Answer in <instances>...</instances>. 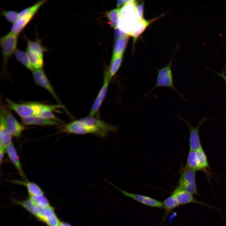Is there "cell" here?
Listing matches in <instances>:
<instances>
[{
    "label": "cell",
    "instance_id": "6da1fadb",
    "mask_svg": "<svg viewBox=\"0 0 226 226\" xmlns=\"http://www.w3.org/2000/svg\"><path fill=\"white\" fill-rule=\"evenodd\" d=\"M115 126L89 116L75 120L63 126L62 132L70 134H92L102 139L107 138L110 133H115Z\"/></svg>",
    "mask_w": 226,
    "mask_h": 226
},
{
    "label": "cell",
    "instance_id": "7a4b0ae2",
    "mask_svg": "<svg viewBox=\"0 0 226 226\" xmlns=\"http://www.w3.org/2000/svg\"><path fill=\"white\" fill-rule=\"evenodd\" d=\"M6 101L8 107L22 118L36 116L45 111H56V109L62 107L61 105H50L36 102L18 103L8 99Z\"/></svg>",
    "mask_w": 226,
    "mask_h": 226
},
{
    "label": "cell",
    "instance_id": "3957f363",
    "mask_svg": "<svg viewBox=\"0 0 226 226\" xmlns=\"http://www.w3.org/2000/svg\"><path fill=\"white\" fill-rule=\"evenodd\" d=\"M137 5L136 1L132 0L120 9L118 27L128 35H131L140 19L137 11Z\"/></svg>",
    "mask_w": 226,
    "mask_h": 226
},
{
    "label": "cell",
    "instance_id": "277c9868",
    "mask_svg": "<svg viewBox=\"0 0 226 226\" xmlns=\"http://www.w3.org/2000/svg\"><path fill=\"white\" fill-rule=\"evenodd\" d=\"M47 0H39L33 5L24 8L19 13V17L13 24L9 32L19 35L38 13L40 8L46 2Z\"/></svg>",
    "mask_w": 226,
    "mask_h": 226
},
{
    "label": "cell",
    "instance_id": "5b68a950",
    "mask_svg": "<svg viewBox=\"0 0 226 226\" xmlns=\"http://www.w3.org/2000/svg\"><path fill=\"white\" fill-rule=\"evenodd\" d=\"M196 172L186 166L183 168L180 171V177L176 188L200 196L196 185Z\"/></svg>",
    "mask_w": 226,
    "mask_h": 226
},
{
    "label": "cell",
    "instance_id": "8992f818",
    "mask_svg": "<svg viewBox=\"0 0 226 226\" xmlns=\"http://www.w3.org/2000/svg\"><path fill=\"white\" fill-rule=\"evenodd\" d=\"M158 75L156 84L152 89L144 95L143 98L146 97L151 91L159 87H166L171 88L176 92L183 99L185 98L175 87L171 70V62L160 69L157 70Z\"/></svg>",
    "mask_w": 226,
    "mask_h": 226
},
{
    "label": "cell",
    "instance_id": "52a82bcc",
    "mask_svg": "<svg viewBox=\"0 0 226 226\" xmlns=\"http://www.w3.org/2000/svg\"><path fill=\"white\" fill-rule=\"evenodd\" d=\"M19 35L9 32L0 38L3 69L5 70L9 59L16 50Z\"/></svg>",
    "mask_w": 226,
    "mask_h": 226
},
{
    "label": "cell",
    "instance_id": "ba28073f",
    "mask_svg": "<svg viewBox=\"0 0 226 226\" xmlns=\"http://www.w3.org/2000/svg\"><path fill=\"white\" fill-rule=\"evenodd\" d=\"M1 100L0 111L4 115L10 133L12 136L19 137L25 128L19 122L10 110L5 106Z\"/></svg>",
    "mask_w": 226,
    "mask_h": 226
},
{
    "label": "cell",
    "instance_id": "9c48e42d",
    "mask_svg": "<svg viewBox=\"0 0 226 226\" xmlns=\"http://www.w3.org/2000/svg\"><path fill=\"white\" fill-rule=\"evenodd\" d=\"M179 119L184 121L187 125L190 132L189 138L190 150L197 151L202 148L200 139L199 129L200 126L203 123L209 120V119L204 118L202 119L198 123L197 126L193 127L188 121L184 119L179 115H178Z\"/></svg>",
    "mask_w": 226,
    "mask_h": 226
},
{
    "label": "cell",
    "instance_id": "30bf717a",
    "mask_svg": "<svg viewBox=\"0 0 226 226\" xmlns=\"http://www.w3.org/2000/svg\"><path fill=\"white\" fill-rule=\"evenodd\" d=\"M105 180L119 190L125 196L132 198L136 201L148 206L164 209L163 203L162 202L148 196L127 192L117 187L106 180Z\"/></svg>",
    "mask_w": 226,
    "mask_h": 226
},
{
    "label": "cell",
    "instance_id": "8fae6325",
    "mask_svg": "<svg viewBox=\"0 0 226 226\" xmlns=\"http://www.w3.org/2000/svg\"><path fill=\"white\" fill-rule=\"evenodd\" d=\"M31 72L35 83L48 91L56 100L61 104L60 100L43 69H34Z\"/></svg>",
    "mask_w": 226,
    "mask_h": 226
},
{
    "label": "cell",
    "instance_id": "7c38bea8",
    "mask_svg": "<svg viewBox=\"0 0 226 226\" xmlns=\"http://www.w3.org/2000/svg\"><path fill=\"white\" fill-rule=\"evenodd\" d=\"M110 81L108 71L107 70L104 73L103 85L92 105L89 116L94 117L99 111L106 95Z\"/></svg>",
    "mask_w": 226,
    "mask_h": 226
},
{
    "label": "cell",
    "instance_id": "4fadbf2b",
    "mask_svg": "<svg viewBox=\"0 0 226 226\" xmlns=\"http://www.w3.org/2000/svg\"><path fill=\"white\" fill-rule=\"evenodd\" d=\"M172 194L174 196L180 205L189 203H196L207 206L220 212L219 210L215 207L196 200L194 197L193 195L187 192L175 188Z\"/></svg>",
    "mask_w": 226,
    "mask_h": 226
},
{
    "label": "cell",
    "instance_id": "5bb4252c",
    "mask_svg": "<svg viewBox=\"0 0 226 226\" xmlns=\"http://www.w3.org/2000/svg\"><path fill=\"white\" fill-rule=\"evenodd\" d=\"M12 135L7 127L3 113L0 112V149L6 150L13 142Z\"/></svg>",
    "mask_w": 226,
    "mask_h": 226
},
{
    "label": "cell",
    "instance_id": "9a60e30c",
    "mask_svg": "<svg viewBox=\"0 0 226 226\" xmlns=\"http://www.w3.org/2000/svg\"><path fill=\"white\" fill-rule=\"evenodd\" d=\"M5 152L21 177L24 181L27 180L23 170L19 156L13 143L7 147Z\"/></svg>",
    "mask_w": 226,
    "mask_h": 226
},
{
    "label": "cell",
    "instance_id": "2e32d148",
    "mask_svg": "<svg viewBox=\"0 0 226 226\" xmlns=\"http://www.w3.org/2000/svg\"><path fill=\"white\" fill-rule=\"evenodd\" d=\"M37 218L45 223L48 226H59L61 222L54 208L50 205L44 208Z\"/></svg>",
    "mask_w": 226,
    "mask_h": 226
},
{
    "label": "cell",
    "instance_id": "e0dca14e",
    "mask_svg": "<svg viewBox=\"0 0 226 226\" xmlns=\"http://www.w3.org/2000/svg\"><path fill=\"white\" fill-rule=\"evenodd\" d=\"M21 122L23 125L26 126H55L59 125L58 121L46 119L38 116L22 118Z\"/></svg>",
    "mask_w": 226,
    "mask_h": 226
},
{
    "label": "cell",
    "instance_id": "ac0fdd59",
    "mask_svg": "<svg viewBox=\"0 0 226 226\" xmlns=\"http://www.w3.org/2000/svg\"><path fill=\"white\" fill-rule=\"evenodd\" d=\"M129 36L128 35L124 34L117 38L114 45L111 62L123 54L128 41Z\"/></svg>",
    "mask_w": 226,
    "mask_h": 226
},
{
    "label": "cell",
    "instance_id": "d6986e66",
    "mask_svg": "<svg viewBox=\"0 0 226 226\" xmlns=\"http://www.w3.org/2000/svg\"><path fill=\"white\" fill-rule=\"evenodd\" d=\"M22 34L27 44L26 50L36 51L43 55L44 53L48 50V48L43 45L41 41L38 37L35 40H31L29 39L24 33Z\"/></svg>",
    "mask_w": 226,
    "mask_h": 226
},
{
    "label": "cell",
    "instance_id": "ffe728a7",
    "mask_svg": "<svg viewBox=\"0 0 226 226\" xmlns=\"http://www.w3.org/2000/svg\"><path fill=\"white\" fill-rule=\"evenodd\" d=\"M30 62L34 69L42 68L44 65V55L32 51L26 50Z\"/></svg>",
    "mask_w": 226,
    "mask_h": 226
},
{
    "label": "cell",
    "instance_id": "44dd1931",
    "mask_svg": "<svg viewBox=\"0 0 226 226\" xmlns=\"http://www.w3.org/2000/svg\"><path fill=\"white\" fill-rule=\"evenodd\" d=\"M13 181L14 183L25 186L29 196H38L44 195V192L40 187L34 182L27 180L25 181L13 180Z\"/></svg>",
    "mask_w": 226,
    "mask_h": 226
},
{
    "label": "cell",
    "instance_id": "7402d4cb",
    "mask_svg": "<svg viewBox=\"0 0 226 226\" xmlns=\"http://www.w3.org/2000/svg\"><path fill=\"white\" fill-rule=\"evenodd\" d=\"M185 166L196 171H200L196 151L190 150Z\"/></svg>",
    "mask_w": 226,
    "mask_h": 226
},
{
    "label": "cell",
    "instance_id": "603a6c76",
    "mask_svg": "<svg viewBox=\"0 0 226 226\" xmlns=\"http://www.w3.org/2000/svg\"><path fill=\"white\" fill-rule=\"evenodd\" d=\"M14 55L16 59L27 69L31 71L34 69L30 62L26 51L17 49Z\"/></svg>",
    "mask_w": 226,
    "mask_h": 226
},
{
    "label": "cell",
    "instance_id": "cb8c5ba5",
    "mask_svg": "<svg viewBox=\"0 0 226 226\" xmlns=\"http://www.w3.org/2000/svg\"><path fill=\"white\" fill-rule=\"evenodd\" d=\"M149 23L143 18L139 19L135 29L131 35L133 37L134 42L136 41L137 38L146 29Z\"/></svg>",
    "mask_w": 226,
    "mask_h": 226
},
{
    "label": "cell",
    "instance_id": "d4e9b609",
    "mask_svg": "<svg viewBox=\"0 0 226 226\" xmlns=\"http://www.w3.org/2000/svg\"><path fill=\"white\" fill-rule=\"evenodd\" d=\"M197 152L199 166L201 171H203L206 173L208 171L207 169H209V166L206 154L202 148Z\"/></svg>",
    "mask_w": 226,
    "mask_h": 226
},
{
    "label": "cell",
    "instance_id": "484cf974",
    "mask_svg": "<svg viewBox=\"0 0 226 226\" xmlns=\"http://www.w3.org/2000/svg\"><path fill=\"white\" fill-rule=\"evenodd\" d=\"M120 9H115L110 11L106 13V16L110 21V24L116 29L118 27L120 17Z\"/></svg>",
    "mask_w": 226,
    "mask_h": 226
},
{
    "label": "cell",
    "instance_id": "4316f807",
    "mask_svg": "<svg viewBox=\"0 0 226 226\" xmlns=\"http://www.w3.org/2000/svg\"><path fill=\"white\" fill-rule=\"evenodd\" d=\"M122 57L123 54L110 62L109 68L108 70L109 78L110 80L120 68L122 62Z\"/></svg>",
    "mask_w": 226,
    "mask_h": 226
},
{
    "label": "cell",
    "instance_id": "83f0119b",
    "mask_svg": "<svg viewBox=\"0 0 226 226\" xmlns=\"http://www.w3.org/2000/svg\"><path fill=\"white\" fill-rule=\"evenodd\" d=\"M162 203L164 209L168 213L180 206L177 199L172 194L165 199Z\"/></svg>",
    "mask_w": 226,
    "mask_h": 226
},
{
    "label": "cell",
    "instance_id": "f1b7e54d",
    "mask_svg": "<svg viewBox=\"0 0 226 226\" xmlns=\"http://www.w3.org/2000/svg\"><path fill=\"white\" fill-rule=\"evenodd\" d=\"M19 13L15 10L2 9L1 14L9 22L13 24L18 19Z\"/></svg>",
    "mask_w": 226,
    "mask_h": 226
},
{
    "label": "cell",
    "instance_id": "f546056e",
    "mask_svg": "<svg viewBox=\"0 0 226 226\" xmlns=\"http://www.w3.org/2000/svg\"><path fill=\"white\" fill-rule=\"evenodd\" d=\"M29 196V199L35 205L42 207H46L50 206L48 200L44 195Z\"/></svg>",
    "mask_w": 226,
    "mask_h": 226
},
{
    "label": "cell",
    "instance_id": "4dcf8cb0",
    "mask_svg": "<svg viewBox=\"0 0 226 226\" xmlns=\"http://www.w3.org/2000/svg\"><path fill=\"white\" fill-rule=\"evenodd\" d=\"M52 111L50 110L45 111L36 116H39L50 120L54 121L60 122H63L62 121H61L60 119L55 116Z\"/></svg>",
    "mask_w": 226,
    "mask_h": 226
},
{
    "label": "cell",
    "instance_id": "1f68e13d",
    "mask_svg": "<svg viewBox=\"0 0 226 226\" xmlns=\"http://www.w3.org/2000/svg\"><path fill=\"white\" fill-rule=\"evenodd\" d=\"M137 9L138 15L140 18H143V5L141 3L137 5Z\"/></svg>",
    "mask_w": 226,
    "mask_h": 226
},
{
    "label": "cell",
    "instance_id": "d6a6232c",
    "mask_svg": "<svg viewBox=\"0 0 226 226\" xmlns=\"http://www.w3.org/2000/svg\"><path fill=\"white\" fill-rule=\"evenodd\" d=\"M212 71L224 80L226 85V74H225V71H223L221 73H218L214 71Z\"/></svg>",
    "mask_w": 226,
    "mask_h": 226
},
{
    "label": "cell",
    "instance_id": "836d02e7",
    "mask_svg": "<svg viewBox=\"0 0 226 226\" xmlns=\"http://www.w3.org/2000/svg\"><path fill=\"white\" fill-rule=\"evenodd\" d=\"M5 152V150L0 149V162L1 164L3 161Z\"/></svg>",
    "mask_w": 226,
    "mask_h": 226
},
{
    "label": "cell",
    "instance_id": "e575fe53",
    "mask_svg": "<svg viewBox=\"0 0 226 226\" xmlns=\"http://www.w3.org/2000/svg\"><path fill=\"white\" fill-rule=\"evenodd\" d=\"M125 4V0H118L117 2V7H120L121 6L124 5Z\"/></svg>",
    "mask_w": 226,
    "mask_h": 226
},
{
    "label": "cell",
    "instance_id": "d590c367",
    "mask_svg": "<svg viewBox=\"0 0 226 226\" xmlns=\"http://www.w3.org/2000/svg\"><path fill=\"white\" fill-rule=\"evenodd\" d=\"M59 226H68V225L67 223L61 222Z\"/></svg>",
    "mask_w": 226,
    "mask_h": 226
},
{
    "label": "cell",
    "instance_id": "8d00e7d4",
    "mask_svg": "<svg viewBox=\"0 0 226 226\" xmlns=\"http://www.w3.org/2000/svg\"><path fill=\"white\" fill-rule=\"evenodd\" d=\"M224 46H226V42H225V44L224 45Z\"/></svg>",
    "mask_w": 226,
    "mask_h": 226
},
{
    "label": "cell",
    "instance_id": "74e56055",
    "mask_svg": "<svg viewBox=\"0 0 226 226\" xmlns=\"http://www.w3.org/2000/svg\"><path fill=\"white\" fill-rule=\"evenodd\" d=\"M225 70H226V65H225Z\"/></svg>",
    "mask_w": 226,
    "mask_h": 226
}]
</instances>
